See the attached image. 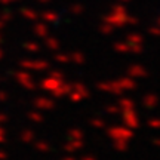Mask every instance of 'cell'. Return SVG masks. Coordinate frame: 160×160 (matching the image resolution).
<instances>
[{
	"label": "cell",
	"instance_id": "cell-6",
	"mask_svg": "<svg viewBox=\"0 0 160 160\" xmlns=\"http://www.w3.org/2000/svg\"><path fill=\"white\" fill-rule=\"evenodd\" d=\"M91 125H92V126H95V128H99V129H104V128H105V123H104V120H101V119L92 120Z\"/></svg>",
	"mask_w": 160,
	"mask_h": 160
},
{
	"label": "cell",
	"instance_id": "cell-5",
	"mask_svg": "<svg viewBox=\"0 0 160 160\" xmlns=\"http://www.w3.org/2000/svg\"><path fill=\"white\" fill-rule=\"evenodd\" d=\"M128 145H129L128 141H122V139H116L114 141V147H116V150H119V151H126V150H128Z\"/></svg>",
	"mask_w": 160,
	"mask_h": 160
},
{
	"label": "cell",
	"instance_id": "cell-2",
	"mask_svg": "<svg viewBox=\"0 0 160 160\" xmlns=\"http://www.w3.org/2000/svg\"><path fill=\"white\" fill-rule=\"evenodd\" d=\"M123 123H125V126L129 128L131 131L139 128V119H138V116L135 114L132 110H128L125 114H123Z\"/></svg>",
	"mask_w": 160,
	"mask_h": 160
},
{
	"label": "cell",
	"instance_id": "cell-9",
	"mask_svg": "<svg viewBox=\"0 0 160 160\" xmlns=\"http://www.w3.org/2000/svg\"><path fill=\"white\" fill-rule=\"evenodd\" d=\"M82 160H97V159H95L93 156H89V154H88V156H83V157H82Z\"/></svg>",
	"mask_w": 160,
	"mask_h": 160
},
{
	"label": "cell",
	"instance_id": "cell-3",
	"mask_svg": "<svg viewBox=\"0 0 160 160\" xmlns=\"http://www.w3.org/2000/svg\"><path fill=\"white\" fill-rule=\"evenodd\" d=\"M82 147H83V142H82V141H76V139H71L70 142L65 144L64 150H65L67 153H76V151H79Z\"/></svg>",
	"mask_w": 160,
	"mask_h": 160
},
{
	"label": "cell",
	"instance_id": "cell-4",
	"mask_svg": "<svg viewBox=\"0 0 160 160\" xmlns=\"http://www.w3.org/2000/svg\"><path fill=\"white\" fill-rule=\"evenodd\" d=\"M68 137L71 139H76V141H82L83 139V132L79 131V129H73V131L68 132Z\"/></svg>",
	"mask_w": 160,
	"mask_h": 160
},
{
	"label": "cell",
	"instance_id": "cell-7",
	"mask_svg": "<svg viewBox=\"0 0 160 160\" xmlns=\"http://www.w3.org/2000/svg\"><path fill=\"white\" fill-rule=\"evenodd\" d=\"M148 126L153 128V129H160V119H150Z\"/></svg>",
	"mask_w": 160,
	"mask_h": 160
},
{
	"label": "cell",
	"instance_id": "cell-11",
	"mask_svg": "<svg viewBox=\"0 0 160 160\" xmlns=\"http://www.w3.org/2000/svg\"><path fill=\"white\" fill-rule=\"evenodd\" d=\"M64 160H74V159H73V157H65Z\"/></svg>",
	"mask_w": 160,
	"mask_h": 160
},
{
	"label": "cell",
	"instance_id": "cell-10",
	"mask_svg": "<svg viewBox=\"0 0 160 160\" xmlns=\"http://www.w3.org/2000/svg\"><path fill=\"white\" fill-rule=\"evenodd\" d=\"M153 144H154L156 147H160V138H157V139H153Z\"/></svg>",
	"mask_w": 160,
	"mask_h": 160
},
{
	"label": "cell",
	"instance_id": "cell-1",
	"mask_svg": "<svg viewBox=\"0 0 160 160\" xmlns=\"http://www.w3.org/2000/svg\"><path fill=\"white\" fill-rule=\"evenodd\" d=\"M107 133H108V137L113 141L122 139V141H128L129 142L132 139V137H133V132L129 128H110L108 131H107Z\"/></svg>",
	"mask_w": 160,
	"mask_h": 160
},
{
	"label": "cell",
	"instance_id": "cell-8",
	"mask_svg": "<svg viewBox=\"0 0 160 160\" xmlns=\"http://www.w3.org/2000/svg\"><path fill=\"white\" fill-rule=\"evenodd\" d=\"M122 105H125L126 110H132V108H133V107H132V105H133V104H132V101H131V102H129V101H123V102H122Z\"/></svg>",
	"mask_w": 160,
	"mask_h": 160
}]
</instances>
